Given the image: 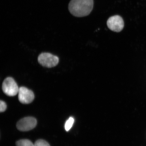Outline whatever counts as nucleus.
Listing matches in <instances>:
<instances>
[{"mask_svg": "<svg viewBox=\"0 0 146 146\" xmlns=\"http://www.w3.org/2000/svg\"><path fill=\"white\" fill-rule=\"evenodd\" d=\"M94 4V0H71L68 9L71 14L76 17H85L92 11Z\"/></svg>", "mask_w": 146, "mask_h": 146, "instance_id": "nucleus-1", "label": "nucleus"}, {"mask_svg": "<svg viewBox=\"0 0 146 146\" xmlns=\"http://www.w3.org/2000/svg\"><path fill=\"white\" fill-rule=\"evenodd\" d=\"M2 89L7 96H13L18 94L19 88L13 78L8 77L5 78L3 82Z\"/></svg>", "mask_w": 146, "mask_h": 146, "instance_id": "nucleus-3", "label": "nucleus"}, {"mask_svg": "<svg viewBox=\"0 0 146 146\" xmlns=\"http://www.w3.org/2000/svg\"><path fill=\"white\" fill-rule=\"evenodd\" d=\"M107 25L111 31L119 32L123 30L124 27L123 20L121 16L116 15L110 17L107 21Z\"/></svg>", "mask_w": 146, "mask_h": 146, "instance_id": "nucleus-5", "label": "nucleus"}, {"mask_svg": "<svg viewBox=\"0 0 146 146\" xmlns=\"http://www.w3.org/2000/svg\"><path fill=\"white\" fill-rule=\"evenodd\" d=\"M18 100L21 103L27 104L33 101L35 96L34 93L26 87H21L18 91Z\"/></svg>", "mask_w": 146, "mask_h": 146, "instance_id": "nucleus-6", "label": "nucleus"}, {"mask_svg": "<svg viewBox=\"0 0 146 146\" xmlns=\"http://www.w3.org/2000/svg\"><path fill=\"white\" fill-rule=\"evenodd\" d=\"M7 105L4 102L1 100L0 102V112H3L6 110Z\"/></svg>", "mask_w": 146, "mask_h": 146, "instance_id": "nucleus-10", "label": "nucleus"}, {"mask_svg": "<svg viewBox=\"0 0 146 146\" xmlns=\"http://www.w3.org/2000/svg\"><path fill=\"white\" fill-rule=\"evenodd\" d=\"M37 124L36 119L31 117L24 118L20 120L16 125L18 130L25 132L34 128Z\"/></svg>", "mask_w": 146, "mask_h": 146, "instance_id": "nucleus-4", "label": "nucleus"}, {"mask_svg": "<svg viewBox=\"0 0 146 146\" xmlns=\"http://www.w3.org/2000/svg\"><path fill=\"white\" fill-rule=\"evenodd\" d=\"M16 146H35L30 140L28 139H21L16 142Z\"/></svg>", "mask_w": 146, "mask_h": 146, "instance_id": "nucleus-7", "label": "nucleus"}, {"mask_svg": "<svg viewBox=\"0 0 146 146\" xmlns=\"http://www.w3.org/2000/svg\"><path fill=\"white\" fill-rule=\"evenodd\" d=\"M74 122V118L70 117L66 122L65 125V128L66 131H68L72 127Z\"/></svg>", "mask_w": 146, "mask_h": 146, "instance_id": "nucleus-8", "label": "nucleus"}, {"mask_svg": "<svg viewBox=\"0 0 146 146\" xmlns=\"http://www.w3.org/2000/svg\"><path fill=\"white\" fill-rule=\"evenodd\" d=\"M38 60L40 64L42 66L47 68H52L58 65L59 58L50 53L44 52L38 56Z\"/></svg>", "mask_w": 146, "mask_h": 146, "instance_id": "nucleus-2", "label": "nucleus"}, {"mask_svg": "<svg viewBox=\"0 0 146 146\" xmlns=\"http://www.w3.org/2000/svg\"><path fill=\"white\" fill-rule=\"evenodd\" d=\"M35 146H50L49 144L42 139H39L37 140L34 144Z\"/></svg>", "mask_w": 146, "mask_h": 146, "instance_id": "nucleus-9", "label": "nucleus"}]
</instances>
